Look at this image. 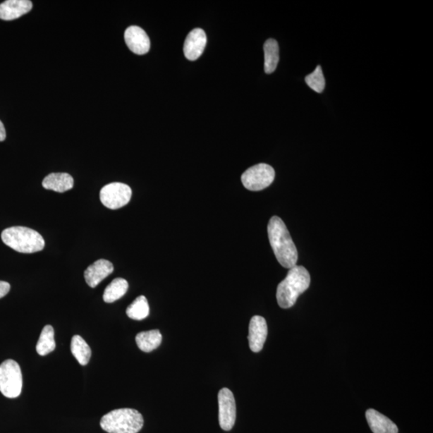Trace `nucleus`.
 Listing matches in <instances>:
<instances>
[{"instance_id": "nucleus-4", "label": "nucleus", "mask_w": 433, "mask_h": 433, "mask_svg": "<svg viewBox=\"0 0 433 433\" xmlns=\"http://www.w3.org/2000/svg\"><path fill=\"white\" fill-rule=\"evenodd\" d=\"M143 425L142 415L132 408L116 409L101 420L102 429L109 433H138Z\"/></svg>"}, {"instance_id": "nucleus-5", "label": "nucleus", "mask_w": 433, "mask_h": 433, "mask_svg": "<svg viewBox=\"0 0 433 433\" xmlns=\"http://www.w3.org/2000/svg\"><path fill=\"white\" fill-rule=\"evenodd\" d=\"M23 388V377L20 367L13 360H5L0 365V393L4 396L18 397Z\"/></svg>"}, {"instance_id": "nucleus-13", "label": "nucleus", "mask_w": 433, "mask_h": 433, "mask_svg": "<svg viewBox=\"0 0 433 433\" xmlns=\"http://www.w3.org/2000/svg\"><path fill=\"white\" fill-rule=\"evenodd\" d=\"M32 8L29 0H7L0 4V19L13 20L29 13Z\"/></svg>"}, {"instance_id": "nucleus-16", "label": "nucleus", "mask_w": 433, "mask_h": 433, "mask_svg": "<svg viewBox=\"0 0 433 433\" xmlns=\"http://www.w3.org/2000/svg\"><path fill=\"white\" fill-rule=\"evenodd\" d=\"M162 336L159 330H151L138 333L136 343L140 350L144 353H151L152 350L160 346Z\"/></svg>"}, {"instance_id": "nucleus-18", "label": "nucleus", "mask_w": 433, "mask_h": 433, "mask_svg": "<svg viewBox=\"0 0 433 433\" xmlns=\"http://www.w3.org/2000/svg\"><path fill=\"white\" fill-rule=\"evenodd\" d=\"M128 289V283L126 279L121 278L115 279L105 288L103 300L105 303H112L124 296Z\"/></svg>"}, {"instance_id": "nucleus-2", "label": "nucleus", "mask_w": 433, "mask_h": 433, "mask_svg": "<svg viewBox=\"0 0 433 433\" xmlns=\"http://www.w3.org/2000/svg\"><path fill=\"white\" fill-rule=\"evenodd\" d=\"M310 283L311 277L305 267L291 268L288 276L278 286L276 298L279 307L283 309L293 307L298 296L309 288Z\"/></svg>"}, {"instance_id": "nucleus-9", "label": "nucleus", "mask_w": 433, "mask_h": 433, "mask_svg": "<svg viewBox=\"0 0 433 433\" xmlns=\"http://www.w3.org/2000/svg\"><path fill=\"white\" fill-rule=\"evenodd\" d=\"M267 333L266 319L260 315L254 316L250 322L248 336L250 348L253 353L261 352L264 346Z\"/></svg>"}, {"instance_id": "nucleus-21", "label": "nucleus", "mask_w": 433, "mask_h": 433, "mask_svg": "<svg viewBox=\"0 0 433 433\" xmlns=\"http://www.w3.org/2000/svg\"><path fill=\"white\" fill-rule=\"evenodd\" d=\"M126 314L132 319L142 320L150 315V306L147 298L140 295L133 301L126 310Z\"/></svg>"}, {"instance_id": "nucleus-7", "label": "nucleus", "mask_w": 433, "mask_h": 433, "mask_svg": "<svg viewBox=\"0 0 433 433\" xmlns=\"http://www.w3.org/2000/svg\"><path fill=\"white\" fill-rule=\"evenodd\" d=\"M132 190L130 186L121 183H114L103 187L99 198L105 207L118 209L130 202Z\"/></svg>"}, {"instance_id": "nucleus-17", "label": "nucleus", "mask_w": 433, "mask_h": 433, "mask_svg": "<svg viewBox=\"0 0 433 433\" xmlns=\"http://www.w3.org/2000/svg\"><path fill=\"white\" fill-rule=\"evenodd\" d=\"M264 69L267 74L276 71L279 61V47L276 39H269L264 44Z\"/></svg>"}, {"instance_id": "nucleus-6", "label": "nucleus", "mask_w": 433, "mask_h": 433, "mask_svg": "<svg viewBox=\"0 0 433 433\" xmlns=\"http://www.w3.org/2000/svg\"><path fill=\"white\" fill-rule=\"evenodd\" d=\"M276 178L274 169L267 164H257L249 168L242 175L245 188L250 191H260L270 186Z\"/></svg>"}, {"instance_id": "nucleus-24", "label": "nucleus", "mask_w": 433, "mask_h": 433, "mask_svg": "<svg viewBox=\"0 0 433 433\" xmlns=\"http://www.w3.org/2000/svg\"><path fill=\"white\" fill-rule=\"evenodd\" d=\"M6 139V130L1 121H0V142H4Z\"/></svg>"}, {"instance_id": "nucleus-23", "label": "nucleus", "mask_w": 433, "mask_h": 433, "mask_svg": "<svg viewBox=\"0 0 433 433\" xmlns=\"http://www.w3.org/2000/svg\"><path fill=\"white\" fill-rule=\"evenodd\" d=\"M11 286L8 283L4 281H0V298L7 295L10 291Z\"/></svg>"}, {"instance_id": "nucleus-8", "label": "nucleus", "mask_w": 433, "mask_h": 433, "mask_svg": "<svg viewBox=\"0 0 433 433\" xmlns=\"http://www.w3.org/2000/svg\"><path fill=\"white\" fill-rule=\"evenodd\" d=\"M219 420L222 429L231 431L236 420V403L232 391L222 389L219 393Z\"/></svg>"}, {"instance_id": "nucleus-1", "label": "nucleus", "mask_w": 433, "mask_h": 433, "mask_svg": "<svg viewBox=\"0 0 433 433\" xmlns=\"http://www.w3.org/2000/svg\"><path fill=\"white\" fill-rule=\"evenodd\" d=\"M268 238L280 265L291 269L296 266L298 251L283 221L274 216L267 226Z\"/></svg>"}, {"instance_id": "nucleus-12", "label": "nucleus", "mask_w": 433, "mask_h": 433, "mask_svg": "<svg viewBox=\"0 0 433 433\" xmlns=\"http://www.w3.org/2000/svg\"><path fill=\"white\" fill-rule=\"evenodd\" d=\"M114 271L112 262L106 260H99L92 263L85 272V279L87 285L92 288L102 283Z\"/></svg>"}, {"instance_id": "nucleus-10", "label": "nucleus", "mask_w": 433, "mask_h": 433, "mask_svg": "<svg viewBox=\"0 0 433 433\" xmlns=\"http://www.w3.org/2000/svg\"><path fill=\"white\" fill-rule=\"evenodd\" d=\"M206 32L201 28H195L187 36L184 43V54L189 61H194L202 56L206 48Z\"/></svg>"}, {"instance_id": "nucleus-14", "label": "nucleus", "mask_w": 433, "mask_h": 433, "mask_svg": "<svg viewBox=\"0 0 433 433\" xmlns=\"http://www.w3.org/2000/svg\"><path fill=\"white\" fill-rule=\"evenodd\" d=\"M366 418L373 433H398L399 432L393 421L374 409H368L366 412Z\"/></svg>"}, {"instance_id": "nucleus-19", "label": "nucleus", "mask_w": 433, "mask_h": 433, "mask_svg": "<svg viewBox=\"0 0 433 433\" xmlns=\"http://www.w3.org/2000/svg\"><path fill=\"white\" fill-rule=\"evenodd\" d=\"M71 352L79 364L85 366L89 364L92 350L85 339L80 336H74L71 342Z\"/></svg>"}, {"instance_id": "nucleus-11", "label": "nucleus", "mask_w": 433, "mask_h": 433, "mask_svg": "<svg viewBox=\"0 0 433 433\" xmlns=\"http://www.w3.org/2000/svg\"><path fill=\"white\" fill-rule=\"evenodd\" d=\"M125 40L128 49L137 55H145L150 49V39L142 28H128L125 32Z\"/></svg>"}, {"instance_id": "nucleus-20", "label": "nucleus", "mask_w": 433, "mask_h": 433, "mask_svg": "<svg viewBox=\"0 0 433 433\" xmlns=\"http://www.w3.org/2000/svg\"><path fill=\"white\" fill-rule=\"evenodd\" d=\"M54 336V327L46 325L40 333L37 344V352L39 355L44 356L54 352L56 348Z\"/></svg>"}, {"instance_id": "nucleus-3", "label": "nucleus", "mask_w": 433, "mask_h": 433, "mask_svg": "<svg viewBox=\"0 0 433 433\" xmlns=\"http://www.w3.org/2000/svg\"><path fill=\"white\" fill-rule=\"evenodd\" d=\"M1 238L8 247L23 254L39 252L45 245L44 239L39 233L23 226L7 228L2 232Z\"/></svg>"}, {"instance_id": "nucleus-22", "label": "nucleus", "mask_w": 433, "mask_h": 433, "mask_svg": "<svg viewBox=\"0 0 433 433\" xmlns=\"http://www.w3.org/2000/svg\"><path fill=\"white\" fill-rule=\"evenodd\" d=\"M307 85L316 92L321 93L325 87V78L320 66H317L315 71L307 75L305 78Z\"/></svg>"}, {"instance_id": "nucleus-15", "label": "nucleus", "mask_w": 433, "mask_h": 433, "mask_svg": "<svg viewBox=\"0 0 433 433\" xmlns=\"http://www.w3.org/2000/svg\"><path fill=\"white\" fill-rule=\"evenodd\" d=\"M42 185L46 190L63 193L73 189L74 180L67 173H52L44 179Z\"/></svg>"}]
</instances>
